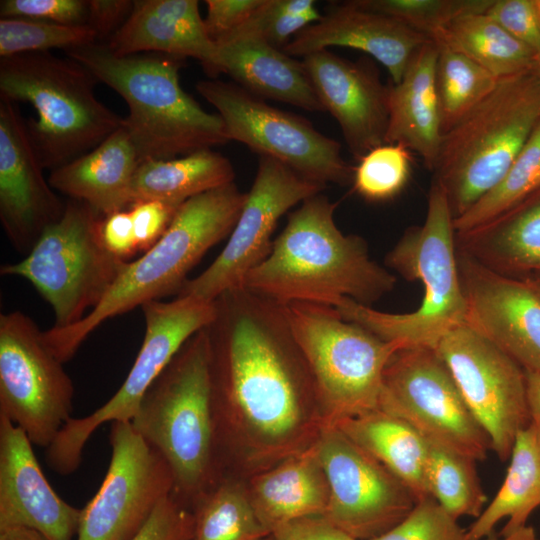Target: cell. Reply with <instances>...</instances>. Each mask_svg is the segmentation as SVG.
<instances>
[{"instance_id":"obj_7","label":"cell","mask_w":540,"mask_h":540,"mask_svg":"<svg viewBox=\"0 0 540 540\" xmlns=\"http://www.w3.org/2000/svg\"><path fill=\"white\" fill-rule=\"evenodd\" d=\"M97 82L76 60L49 51L1 58L0 96L35 109L38 119L27 126L45 169L86 154L123 125L124 117L97 98Z\"/></svg>"},{"instance_id":"obj_34","label":"cell","mask_w":540,"mask_h":540,"mask_svg":"<svg viewBox=\"0 0 540 540\" xmlns=\"http://www.w3.org/2000/svg\"><path fill=\"white\" fill-rule=\"evenodd\" d=\"M191 512L192 540H258L270 535L248 490L233 480L215 481L193 502Z\"/></svg>"},{"instance_id":"obj_19","label":"cell","mask_w":540,"mask_h":540,"mask_svg":"<svg viewBox=\"0 0 540 540\" xmlns=\"http://www.w3.org/2000/svg\"><path fill=\"white\" fill-rule=\"evenodd\" d=\"M457 261L466 324L525 371L540 372V293L529 282L497 273L458 248Z\"/></svg>"},{"instance_id":"obj_21","label":"cell","mask_w":540,"mask_h":540,"mask_svg":"<svg viewBox=\"0 0 540 540\" xmlns=\"http://www.w3.org/2000/svg\"><path fill=\"white\" fill-rule=\"evenodd\" d=\"M25 432L0 415V531L25 528L46 540H74L81 509L47 481Z\"/></svg>"},{"instance_id":"obj_54","label":"cell","mask_w":540,"mask_h":540,"mask_svg":"<svg viewBox=\"0 0 540 540\" xmlns=\"http://www.w3.org/2000/svg\"><path fill=\"white\" fill-rule=\"evenodd\" d=\"M527 282H529L540 293V279L536 281H527Z\"/></svg>"},{"instance_id":"obj_55","label":"cell","mask_w":540,"mask_h":540,"mask_svg":"<svg viewBox=\"0 0 540 540\" xmlns=\"http://www.w3.org/2000/svg\"><path fill=\"white\" fill-rule=\"evenodd\" d=\"M534 67L540 73V53L536 54Z\"/></svg>"},{"instance_id":"obj_4","label":"cell","mask_w":540,"mask_h":540,"mask_svg":"<svg viewBox=\"0 0 540 540\" xmlns=\"http://www.w3.org/2000/svg\"><path fill=\"white\" fill-rule=\"evenodd\" d=\"M127 103V130L141 163L172 159L229 141L217 113L205 111L180 84L183 59L158 54L117 55L105 43L65 51Z\"/></svg>"},{"instance_id":"obj_8","label":"cell","mask_w":540,"mask_h":540,"mask_svg":"<svg viewBox=\"0 0 540 540\" xmlns=\"http://www.w3.org/2000/svg\"><path fill=\"white\" fill-rule=\"evenodd\" d=\"M540 123V73L535 67L498 80L493 91L443 135L433 184L454 219L503 177Z\"/></svg>"},{"instance_id":"obj_1","label":"cell","mask_w":540,"mask_h":540,"mask_svg":"<svg viewBox=\"0 0 540 540\" xmlns=\"http://www.w3.org/2000/svg\"><path fill=\"white\" fill-rule=\"evenodd\" d=\"M214 306L205 330L215 442L232 428L264 451L295 452L307 399L316 394L283 305L243 287Z\"/></svg>"},{"instance_id":"obj_53","label":"cell","mask_w":540,"mask_h":540,"mask_svg":"<svg viewBox=\"0 0 540 540\" xmlns=\"http://www.w3.org/2000/svg\"><path fill=\"white\" fill-rule=\"evenodd\" d=\"M0 540H46L41 534L36 531L15 528L0 531Z\"/></svg>"},{"instance_id":"obj_5","label":"cell","mask_w":540,"mask_h":540,"mask_svg":"<svg viewBox=\"0 0 540 540\" xmlns=\"http://www.w3.org/2000/svg\"><path fill=\"white\" fill-rule=\"evenodd\" d=\"M453 221L444 192L432 183L423 225L407 228L386 255L388 268L424 287L417 309L407 313L383 312L346 297L333 308L344 319L400 349H436L445 335L466 323L467 304Z\"/></svg>"},{"instance_id":"obj_15","label":"cell","mask_w":540,"mask_h":540,"mask_svg":"<svg viewBox=\"0 0 540 540\" xmlns=\"http://www.w3.org/2000/svg\"><path fill=\"white\" fill-rule=\"evenodd\" d=\"M314 444L329 486L324 515L353 540L385 534L415 507L413 491L336 426L323 422Z\"/></svg>"},{"instance_id":"obj_25","label":"cell","mask_w":540,"mask_h":540,"mask_svg":"<svg viewBox=\"0 0 540 540\" xmlns=\"http://www.w3.org/2000/svg\"><path fill=\"white\" fill-rule=\"evenodd\" d=\"M140 164L122 125L91 151L51 170L48 181L54 190L106 217L131 206L133 179Z\"/></svg>"},{"instance_id":"obj_28","label":"cell","mask_w":540,"mask_h":540,"mask_svg":"<svg viewBox=\"0 0 540 540\" xmlns=\"http://www.w3.org/2000/svg\"><path fill=\"white\" fill-rule=\"evenodd\" d=\"M248 492L270 534L291 520L324 515L329 486L315 444L288 454L276 467L256 476Z\"/></svg>"},{"instance_id":"obj_42","label":"cell","mask_w":540,"mask_h":540,"mask_svg":"<svg viewBox=\"0 0 540 540\" xmlns=\"http://www.w3.org/2000/svg\"><path fill=\"white\" fill-rule=\"evenodd\" d=\"M371 540H468V537L467 529L428 496L418 500L398 525Z\"/></svg>"},{"instance_id":"obj_35","label":"cell","mask_w":540,"mask_h":540,"mask_svg":"<svg viewBox=\"0 0 540 540\" xmlns=\"http://www.w3.org/2000/svg\"><path fill=\"white\" fill-rule=\"evenodd\" d=\"M435 43V83L444 135L493 91L499 79L461 52Z\"/></svg>"},{"instance_id":"obj_6","label":"cell","mask_w":540,"mask_h":540,"mask_svg":"<svg viewBox=\"0 0 540 540\" xmlns=\"http://www.w3.org/2000/svg\"><path fill=\"white\" fill-rule=\"evenodd\" d=\"M167 462L172 495L188 508L217 479L209 344L205 328L177 352L130 421Z\"/></svg>"},{"instance_id":"obj_49","label":"cell","mask_w":540,"mask_h":540,"mask_svg":"<svg viewBox=\"0 0 540 540\" xmlns=\"http://www.w3.org/2000/svg\"><path fill=\"white\" fill-rule=\"evenodd\" d=\"M100 235L107 250L123 260L139 251L128 209L103 217Z\"/></svg>"},{"instance_id":"obj_18","label":"cell","mask_w":540,"mask_h":540,"mask_svg":"<svg viewBox=\"0 0 540 540\" xmlns=\"http://www.w3.org/2000/svg\"><path fill=\"white\" fill-rule=\"evenodd\" d=\"M436 351L492 450L507 461L518 433L530 421L525 370L466 323L445 335Z\"/></svg>"},{"instance_id":"obj_40","label":"cell","mask_w":540,"mask_h":540,"mask_svg":"<svg viewBox=\"0 0 540 540\" xmlns=\"http://www.w3.org/2000/svg\"><path fill=\"white\" fill-rule=\"evenodd\" d=\"M431 38L455 19L485 13L493 0H357Z\"/></svg>"},{"instance_id":"obj_31","label":"cell","mask_w":540,"mask_h":540,"mask_svg":"<svg viewBox=\"0 0 540 540\" xmlns=\"http://www.w3.org/2000/svg\"><path fill=\"white\" fill-rule=\"evenodd\" d=\"M504 481L479 517L467 529L468 540H483L506 520L500 535L527 525L540 506V443L528 425L514 442Z\"/></svg>"},{"instance_id":"obj_17","label":"cell","mask_w":540,"mask_h":540,"mask_svg":"<svg viewBox=\"0 0 540 540\" xmlns=\"http://www.w3.org/2000/svg\"><path fill=\"white\" fill-rule=\"evenodd\" d=\"M109 443L107 472L81 509L76 540H130L173 492L167 462L131 422L110 423Z\"/></svg>"},{"instance_id":"obj_46","label":"cell","mask_w":540,"mask_h":540,"mask_svg":"<svg viewBox=\"0 0 540 540\" xmlns=\"http://www.w3.org/2000/svg\"><path fill=\"white\" fill-rule=\"evenodd\" d=\"M180 206L158 200L133 203L129 208L139 251L154 245L170 226Z\"/></svg>"},{"instance_id":"obj_3","label":"cell","mask_w":540,"mask_h":540,"mask_svg":"<svg viewBox=\"0 0 540 540\" xmlns=\"http://www.w3.org/2000/svg\"><path fill=\"white\" fill-rule=\"evenodd\" d=\"M246 197L232 182L184 202L159 240L137 260L126 261L96 308L74 325L43 331L49 349L65 363L105 321L177 294L207 251L231 234Z\"/></svg>"},{"instance_id":"obj_29","label":"cell","mask_w":540,"mask_h":540,"mask_svg":"<svg viewBox=\"0 0 540 540\" xmlns=\"http://www.w3.org/2000/svg\"><path fill=\"white\" fill-rule=\"evenodd\" d=\"M456 246L505 276L540 272V189L495 219L456 234Z\"/></svg>"},{"instance_id":"obj_13","label":"cell","mask_w":540,"mask_h":540,"mask_svg":"<svg viewBox=\"0 0 540 540\" xmlns=\"http://www.w3.org/2000/svg\"><path fill=\"white\" fill-rule=\"evenodd\" d=\"M26 314L0 315V415L47 449L73 412L74 386Z\"/></svg>"},{"instance_id":"obj_27","label":"cell","mask_w":540,"mask_h":540,"mask_svg":"<svg viewBox=\"0 0 540 540\" xmlns=\"http://www.w3.org/2000/svg\"><path fill=\"white\" fill-rule=\"evenodd\" d=\"M216 73H225L240 87L307 111H325L302 61L282 50L250 38L218 43Z\"/></svg>"},{"instance_id":"obj_14","label":"cell","mask_w":540,"mask_h":540,"mask_svg":"<svg viewBox=\"0 0 540 540\" xmlns=\"http://www.w3.org/2000/svg\"><path fill=\"white\" fill-rule=\"evenodd\" d=\"M196 90L216 108L229 141L240 142L259 156L274 158L324 185H346L353 180L354 168L342 157L340 144L306 119L267 104L238 84L203 80Z\"/></svg>"},{"instance_id":"obj_44","label":"cell","mask_w":540,"mask_h":540,"mask_svg":"<svg viewBox=\"0 0 540 540\" xmlns=\"http://www.w3.org/2000/svg\"><path fill=\"white\" fill-rule=\"evenodd\" d=\"M1 18L21 17L65 25H86V0H2Z\"/></svg>"},{"instance_id":"obj_10","label":"cell","mask_w":540,"mask_h":540,"mask_svg":"<svg viewBox=\"0 0 540 540\" xmlns=\"http://www.w3.org/2000/svg\"><path fill=\"white\" fill-rule=\"evenodd\" d=\"M102 218L89 205L69 199L62 216L22 260L1 266V275L26 279L51 306L52 327L81 321L103 300L126 263L105 247Z\"/></svg>"},{"instance_id":"obj_37","label":"cell","mask_w":540,"mask_h":540,"mask_svg":"<svg viewBox=\"0 0 540 540\" xmlns=\"http://www.w3.org/2000/svg\"><path fill=\"white\" fill-rule=\"evenodd\" d=\"M427 484L430 495L453 518H474L487 501L474 459L428 443Z\"/></svg>"},{"instance_id":"obj_51","label":"cell","mask_w":540,"mask_h":540,"mask_svg":"<svg viewBox=\"0 0 540 540\" xmlns=\"http://www.w3.org/2000/svg\"><path fill=\"white\" fill-rule=\"evenodd\" d=\"M529 426L540 443V372L525 371Z\"/></svg>"},{"instance_id":"obj_52","label":"cell","mask_w":540,"mask_h":540,"mask_svg":"<svg viewBox=\"0 0 540 540\" xmlns=\"http://www.w3.org/2000/svg\"><path fill=\"white\" fill-rule=\"evenodd\" d=\"M483 540H540L532 526L526 525L506 535H494L493 533Z\"/></svg>"},{"instance_id":"obj_23","label":"cell","mask_w":540,"mask_h":540,"mask_svg":"<svg viewBox=\"0 0 540 540\" xmlns=\"http://www.w3.org/2000/svg\"><path fill=\"white\" fill-rule=\"evenodd\" d=\"M431 39L357 0L330 5L321 18L297 33L282 49L302 58L329 47L362 51L380 62L397 84L416 51Z\"/></svg>"},{"instance_id":"obj_56","label":"cell","mask_w":540,"mask_h":540,"mask_svg":"<svg viewBox=\"0 0 540 540\" xmlns=\"http://www.w3.org/2000/svg\"><path fill=\"white\" fill-rule=\"evenodd\" d=\"M535 4H536V7H537L539 17H540V0H535Z\"/></svg>"},{"instance_id":"obj_20","label":"cell","mask_w":540,"mask_h":540,"mask_svg":"<svg viewBox=\"0 0 540 540\" xmlns=\"http://www.w3.org/2000/svg\"><path fill=\"white\" fill-rule=\"evenodd\" d=\"M43 169L27 122L15 102L0 96V219L20 253L27 254L65 209Z\"/></svg>"},{"instance_id":"obj_33","label":"cell","mask_w":540,"mask_h":540,"mask_svg":"<svg viewBox=\"0 0 540 540\" xmlns=\"http://www.w3.org/2000/svg\"><path fill=\"white\" fill-rule=\"evenodd\" d=\"M430 39L461 52L498 79L535 65L536 53L486 13L461 16Z\"/></svg>"},{"instance_id":"obj_22","label":"cell","mask_w":540,"mask_h":540,"mask_svg":"<svg viewBox=\"0 0 540 540\" xmlns=\"http://www.w3.org/2000/svg\"><path fill=\"white\" fill-rule=\"evenodd\" d=\"M304 69L324 107L338 122L350 153L358 161L386 144L389 86L378 73L322 50L302 59Z\"/></svg>"},{"instance_id":"obj_30","label":"cell","mask_w":540,"mask_h":540,"mask_svg":"<svg viewBox=\"0 0 540 540\" xmlns=\"http://www.w3.org/2000/svg\"><path fill=\"white\" fill-rule=\"evenodd\" d=\"M329 424L403 481L418 500L431 496L426 476L429 445L407 422L377 409Z\"/></svg>"},{"instance_id":"obj_36","label":"cell","mask_w":540,"mask_h":540,"mask_svg":"<svg viewBox=\"0 0 540 540\" xmlns=\"http://www.w3.org/2000/svg\"><path fill=\"white\" fill-rule=\"evenodd\" d=\"M540 189V123L503 177L465 213L454 219L456 234L477 228Z\"/></svg>"},{"instance_id":"obj_41","label":"cell","mask_w":540,"mask_h":540,"mask_svg":"<svg viewBox=\"0 0 540 540\" xmlns=\"http://www.w3.org/2000/svg\"><path fill=\"white\" fill-rule=\"evenodd\" d=\"M410 175V150L401 144H383L359 160L352 181L359 195L380 202L400 194Z\"/></svg>"},{"instance_id":"obj_39","label":"cell","mask_w":540,"mask_h":540,"mask_svg":"<svg viewBox=\"0 0 540 540\" xmlns=\"http://www.w3.org/2000/svg\"><path fill=\"white\" fill-rule=\"evenodd\" d=\"M321 16L313 0H264L244 24L215 44L250 38L282 50L297 33Z\"/></svg>"},{"instance_id":"obj_12","label":"cell","mask_w":540,"mask_h":540,"mask_svg":"<svg viewBox=\"0 0 540 540\" xmlns=\"http://www.w3.org/2000/svg\"><path fill=\"white\" fill-rule=\"evenodd\" d=\"M379 409L407 422L428 443L475 461L485 460L492 450L436 349L394 353L384 370Z\"/></svg>"},{"instance_id":"obj_16","label":"cell","mask_w":540,"mask_h":540,"mask_svg":"<svg viewBox=\"0 0 540 540\" xmlns=\"http://www.w3.org/2000/svg\"><path fill=\"white\" fill-rule=\"evenodd\" d=\"M326 186L274 158L259 156L254 182L226 246L202 273L182 285L177 296L212 302L243 288L247 275L270 254L279 219Z\"/></svg>"},{"instance_id":"obj_48","label":"cell","mask_w":540,"mask_h":540,"mask_svg":"<svg viewBox=\"0 0 540 540\" xmlns=\"http://www.w3.org/2000/svg\"><path fill=\"white\" fill-rule=\"evenodd\" d=\"M133 5L131 0H89L86 25L96 32L98 42L108 41L127 20Z\"/></svg>"},{"instance_id":"obj_50","label":"cell","mask_w":540,"mask_h":540,"mask_svg":"<svg viewBox=\"0 0 540 540\" xmlns=\"http://www.w3.org/2000/svg\"><path fill=\"white\" fill-rule=\"evenodd\" d=\"M273 540H353L325 515L301 517L286 522L271 533Z\"/></svg>"},{"instance_id":"obj_2","label":"cell","mask_w":540,"mask_h":540,"mask_svg":"<svg viewBox=\"0 0 540 540\" xmlns=\"http://www.w3.org/2000/svg\"><path fill=\"white\" fill-rule=\"evenodd\" d=\"M336 204L318 193L291 212L268 257L244 287L280 305L293 302L333 307L341 298L370 306L390 293L396 276L375 262L366 241L340 231Z\"/></svg>"},{"instance_id":"obj_11","label":"cell","mask_w":540,"mask_h":540,"mask_svg":"<svg viewBox=\"0 0 540 540\" xmlns=\"http://www.w3.org/2000/svg\"><path fill=\"white\" fill-rule=\"evenodd\" d=\"M145 333L140 350L122 385L102 406L84 417H72L46 449L49 468L60 475L75 472L84 447L105 423L130 422L158 376L182 346L214 318V301L191 296L154 300L141 306Z\"/></svg>"},{"instance_id":"obj_47","label":"cell","mask_w":540,"mask_h":540,"mask_svg":"<svg viewBox=\"0 0 540 540\" xmlns=\"http://www.w3.org/2000/svg\"><path fill=\"white\" fill-rule=\"evenodd\" d=\"M264 0H206L207 15L204 25L216 43L244 24L263 4Z\"/></svg>"},{"instance_id":"obj_45","label":"cell","mask_w":540,"mask_h":540,"mask_svg":"<svg viewBox=\"0 0 540 540\" xmlns=\"http://www.w3.org/2000/svg\"><path fill=\"white\" fill-rule=\"evenodd\" d=\"M193 531L191 510L171 494L157 506L145 525L130 540H192Z\"/></svg>"},{"instance_id":"obj_26","label":"cell","mask_w":540,"mask_h":540,"mask_svg":"<svg viewBox=\"0 0 540 540\" xmlns=\"http://www.w3.org/2000/svg\"><path fill=\"white\" fill-rule=\"evenodd\" d=\"M438 46L430 40L412 57L401 80L389 86L386 144L415 151L431 172L442 143L435 74Z\"/></svg>"},{"instance_id":"obj_9","label":"cell","mask_w":540,"mask_h":540,"mask_svg":"<svg viewBox=\"0 0 540 540\" xmlns=\"http://www.w3.org/2000/svg\"><path fill=\"white\" fill-rule=\"evenodd\" d=\"M295 341L313 378L323 422L379 409L383 374L400 348L344 319L331 306L283 305Z\"/></svg>"},{"instance_id":"obj_57","label":"cell","mask_w":540,"mask_h":540,"mask_svg":"<svg viewBox=\"0 0 540 540\" xmlns=\"http://www.w3.org/2000/svg\"><path fill=\"white\" fill-rule=\"evenodd\" d=\"M258 540H273V538H272V535L270 534V535H267V536H265L263 538H260Z\"/></svg>"},{"instance_id":"obj_38","label":"cell","mask_w":540,"mask_h":540,"mask_svg":"<svg viewBox=\"0 0 540 540\" xmlns=\"http://www.w3.org/2000/svg\"><path fill=\"white\" fill-rule=\"evenodd\" d=\"M98 42L88 25H65L43 20L6 17L0 19V56L29 52L64 51Z\"/></svg>"},{"instance_id":"obj_32","label":"cell","mask_w":540,"mask_h":540,"mask_svg":"<svg viewBox=\"0 0 540 540\" xmlns=\"http://www.w3.org/2000/svg\"><path fill=\"white\" fill-rule=\"evenodd\" d=\"M234 178L230 160L212 149L146 161L140 164L133 179L132 204L158 200L181 206L194 196L234 182Z\"/></svg>"},{"instance_id":"obj_24","label":"cell","mask_w":540,"mask_h":540,"mask_svg":"<svg viewBox=\"0 0 540 540\" xmlns=\"http://www.w3.org/2000/svg\"><path fill=\"white\" fill-rule=\"evenodd\" d=\"M106 45L122 56L191 57L209 74H217V46L206 31L196 0H135L129 17Z\"/></svg>"},{"instance_id":"obj_43","label":"cell","mask_w":540,"mask_h":540,"mask_svg":"<svg viewBox=\"0 0 540 540\" xmlns=\"http://www.w3.org/2000/svg\"><path fill=\"white\" fill-rule=\"evenodd\" d=\"M485 13L512 37L540 53V17L535 0H493Z\"/></svg>"}]
</instances>
